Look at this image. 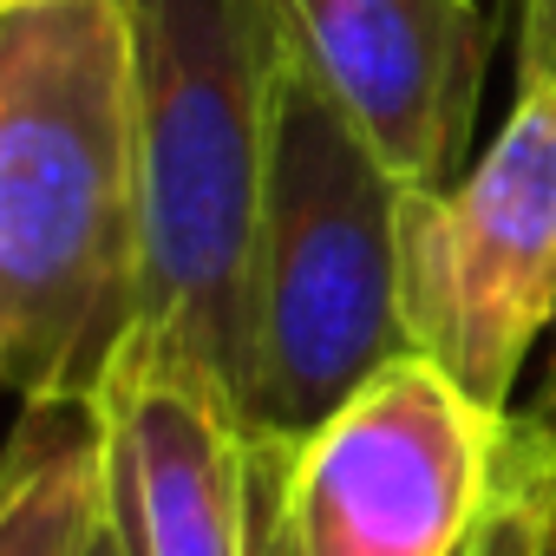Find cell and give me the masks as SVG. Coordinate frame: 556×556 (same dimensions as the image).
Segmentation results:
<instances>
[{
    "label": "cell",
    "mask_w": 556,
    "mask_h": 556,
    "mask_svg": "<svg viewBox=\"0 0 556 556\" xmlns=\"http://www.w3.org/2000/svg\"><path fill=\"white\" fill-rule=\"evenodd\" d=\"M517 8V86H556V0H510Z\"/></svg>",
    "instance_id": "cell-10"
},
{
    "label": "cell",
    "mask_w": 556,
    "mask_h": 556,
    "mask_svg": "<svg viewBox=\"0 0 556 556\" xmlns=\"http://www.w3.org/2000/svg\"><path fill=\"white\" fill-rule=\"evenodd\" d=\"M530 413H536L543 426H556V334H549V367H543V387H536Z\"/></svg>",
    "instance_id": "cell-11"
},
{
    "label": "cell",
    "mask_w": 556,
    "mask_h": 556,
    "mask_svg": "<svg viewBox=\"0 0 556 556\" xmlns=\"http://www.w3.org/2000/svg\"><path fill=\"white\" fill-rule=\"evenodd\" d=\"M79 556H125V543H118V530H112V517H99V530H92V543H86Z\"/></svg>",
    "instance_id": "cell-12"
},
{
    "label": "cell",
    "mask_w": 556,
    "mask_h": 556,
    "mask_svg": "<svg viewBox=\"0 0 556 556\" xmlns=\"http://www.w3.org/2000/svg\"><path fill=\"white\" fill-rule=\"evenodd\" d=\"M510 413L400 354L315 432L262 452V556H452L491 491Z\"/></svg>",
    "instance_id": "cell-4"
},
{
    "label": "cell",
    "mask_w": 556,
    "mask_h": 556,
    "mask_svg": "<svg viewBox=\"0 0 556 556\" xmlns=\"http://www.w3.org/2000/svg\"><path fill=\"white\" fill-rule=\"evenodd\" d=\"M144 216L138 328L203 354L229 393L268 184L282 27L268 0H118Z\"/></svg>",
    "instance_id": "cell-3"
},
{
    "label": "cell",
    "mask_w": 556,
    "mask_h": 556,
    "mask_svg": "<svg viewBox=\"0 0 556 556\" xmlns=\"http://www.w3.org/2000/svg\"><path fill=\"white\" fill-rule=\"evenodd\" d=\"M400 210L406 184L282 47L236 374V406L262 452L295 445L354 387L413 354Z\"/></svg>",
    "instance_id": "cell-2"
},
{
    "label": "cell",
    "mask_w": 556,
    "mask_h": 556,
    "mask_svg": "<svg viewBox=\"0 0 556 556\" xmlns=\"http://www.w3.org/2000/svg\"><path fill=\"white\" fill-rule=\"evenodd\" d=\"M105 517L92 406H27L0 445V556H79Z\"/></svg>",
    "instance_id": "cell-8"
},
{
    "label": "cell",
    "mask_w": 556,
    "mask_h": 556,
    "mask_svg": "<svg viewBox=\"0 0 556 556\" xmlns=\"http://www.w3.org/2000/svg\"><path fill=\"white\" fill-rule=\"evenodd\" d=\"M60 0H0V21H21V14H47Z\"/></svg>",
    "instance_id": "cell-13"
},
{
    "label": "cell",
    "mask_w": 556,
    "mask_h": 556,
    "mask_svg": "<svg viewBox=\"0 0 556 556\" xmlns=\"http://www.w3.org/2000/svg\"><path fill=\"white\" fill-rule=\"evenodd\" d=\"M452 556H556V426L510 406L491 491Z\"/></svg>",
    "instance_id": "cell-9"
},
{
    "label": "cell",
    "mask_w": 556,
    "mask_h": 556,
    "mask_svg": "<svg viewBox=\"0 0 556 556\" xmlns=\"http://www.w3.org/2000/svg\"><path fill=\"white\" fill-rule=\"evenodd\" d=\"M144 302L118 0L0 21V387L92 406Z\"/></svg>",
    "instance_id": "cell-1"
},
{
    "label": "cell",
    "mask_w": 556,
    "mask_h": 556,
    "mask_svg": "<svg viewBox=\"0 0 556 556\" xmlns=\"http://www.w3.org/2000/svg\"><path fill=\"white\" fill-rule=\"evenodd\" d=\"M92 413L125 556H262V452L203 354L131 328Z\"/></svg>",
    "instance_id": "cell-6"
},
{
    "label": "cell",
    "mask_w": 556,
    "mask_h": 556,
    "mask_svg": "<svg viewBox=\"0 0 556 556\" xmlns=\"http://www.w3.org/2000/svg\"><path fill=\"white\" fill-rule=\"evenodd\" d=\"M295 66L406 190L465 170L497 21L478 0H268Z\"/></svg>",
    "instance_id": "cell-7"
},
{
    "label": "cell",
    "mask_w": 556,
    "mask_h": 556,
    "mask_svg": "<svg viewBox=\"0 0 556 556\" xmlns=\"http://www.w3.org/2000/svg\"><path fill=\"white\" fill-rule=\"evenodd\" d=\"M400 315L413 354L510 413L530 348L556 334V86H517L497 138L445 190H406Z\"/></svg>",
    "instance_id": "cell-5"
}]
</instances>
